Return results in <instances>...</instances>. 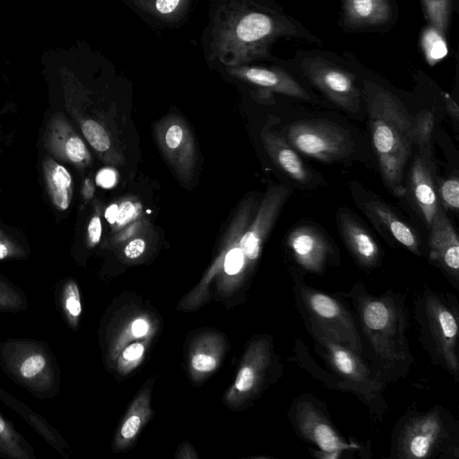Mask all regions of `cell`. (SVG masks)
Returning a JSON list of instances; mask_svg holds the SVG:
<instances>
[{
	"mask_svg": "<svg viewBox=\"0 0 459 459\" xmlns=\"http://www.w3.org/2000/svg\"><path fill=\"white\" fill-rule=\"evenodd\" d=\"M294 292L306 325L320 329L338 342L362 355L364 348L359 328L342 301L303 282L296 283Z\"/></svg>",
	"mask_w": 459,
	"mask_h": 459,
	"instance_id": "52a82bcc",
	"label": "cell"
},
{
	"mask_svg": "<svg viewBox=\"0 0 459 459\" xmlns=\"http://www.w3.org/2000/svg\"><path fill=\"white\" fill-rule=\"evenodd\" d=\"M441 409L416 413L405 418L396 431L393 454L398 458H430L437 456L446 446L454 447L452 420Z\"/></svg>",
	"mask_w": 459,
	"mask_h": 459,
	"instance_id": "ba28073f",
	"label": "cell"
},
{
	"mask_svg": "<svg viewBox=\"0 0 459 459\" xmlns=\"http://www.w3.org/2000/svg\"><path fill=\"white\" fill-rule=\"evenodd\" d=\"M417 319L432 359L457 378L458 312L452 302L445 296L426 291L418 301Z\"/></svg>",
	"mask_w": 459,
	"mask_h": 459,
	"instance_id": "8992f818",
	"label": "cell"
},
{
	"mask_svg": "<svg viewBox=\"0 0 459 459\" xmlns=\"http://www.w3.org/2000/svg\"><path fill=\"white\" fill-rule=\"evenodd\" d=\"M290 37L321 42L275 0H208L201 49L216 70L271 61L273 45Z\"/></svg>",
	"mask_w": 459,
	"mask_h": 459,
	"instance_id": "6da1fadb",
	"label": "cell"
},
{
	"mask_svg": "<svg viewBox=\"0 0 459 459\" xmlns=\"http://www.w3.org/2000/svg\"><path fill=\"white\" fill-rule=\"evenodd\" d=\"M429 24L446 34L454 8V0H421Z\"/></svg>",
	"mask_w": 459,
	"mask_h": 459,
	"instance_id": "1f68e13d",
	"label": "cell"
},
{
	"mask_svg": "<svg viewBox=\"0 0 459 459\" xmlns=\"http://www.w3.org/2000/svg\"><path fill=\"white\" fill-rule=\"evenodd\" d=\"M137 213L136 207L130 201H124L118 206L116 222L119 227L132 221Z\"/></svg>",
	"mask_w": 459,
	"mask_h": 459,
	"instance_id": "e575fe53",
	"label": "cell"
},
{
	"mask_svg": "<svg viewBox=\"0 0 459 459\" xmlns=\"http://www.w3.org/2000/svg\"><path fill=\"white\" fill-rule=\"evenodd\" d=\"M42 170L51 203L57 210L66 211L73 198V180L69 171L52 157L43 159Z\"/></svg>",
	"mask_w": 459,
	"mask_h": 459,
	"instance_id": "cb8c5ba5",
	"label": "cell"
},
{
	"mask_svg": "<svg viewBox=\"0 0 459 459\" xmlns=\"http://www.w3.org/2000/svg\"><path fill=\"white\" fill-rule=\"evenodd\" d=\"M117 181V172L110 168L100 169L96 176V183L103 188L112 187Z\"/></svg>",
	"mask_w": 459,
	"mask_h": 459,
	"instance_id": "74e56055",
	"label": "cell"
},
{
	"mask_svg": "<svg viewBox=\"0 0 459 459\" xmlns=\"http://www.w3.org/2000/svg\"><path fill=\"white\" fill-rule=\"evenodd\" d=\"M429 163L420 154L415 156L408 176L409 190H406L428 227L439 206Z\"/></svg>",
	"mask_w": 459,
	"mask_h": 459,
	"instance_id": "44dd1931",
	"label": "cell"
},
{
	"mask_svg": "<svg viewBox=\"0 0 459 459\" xmlns=\"http://www.w3.org/2000/svg\"><path fill=\"white\" fill-rule=\"evenodd\" d=\"M148 329L149 326L147 322L141 318L134 320L132 325V333L136 337H142L145 335Z\"/></svg>",
	"mask_w": 459,
	"mask_h": 459,
	"instance_id": "60d3db41",
	"label": "cell"
},
{
	"mask_svg": "<svg viewBox=\"0 0 459 459\" xmlns=\"http://www.w3.org/2000/svg\"><path fill=\"white\" fill-rule=\"evenodd\" d=\"M362 95L382 179L394 195L403 196V170L414 144L413 117L394 94L375 82H363Z\"/></svg>",
	"mask_w": 459,
	"mask_h": 459,
	"instance_id": "7a4b0ae2",
	"label": "cell"
},
{
	"mask_svg": "<svg viewBox=\"0 0 459 459\" xmlns=\"http://www.w3.org/2000/svg\"><path fill=\"white\" fill-rule=\"evenodd\" d=\"M429 258L455 281L459 278V238L445 212L438 206L429 225Z\"/></svg>",
	"mask_w": 459,
	"mask_h": 459,
	"instance_id": "ac0fdd59",
	"label": "cell"
},
{
	"mask_svg": "<svg viewBox=\"0 0 459 459\" xmlns=\"http://www.w3.org/2000/svg\"><path fill=\"white\" fill-rule=\"evenodd\" d=\"M145 247L146 244L143 239L134 238L127 243L124 254L129 259H135L143 254Z\"/></svg>",
	"mask_w": 459,
	"mask_h": 459,
	"instance_id": "f35d334b",
	"label": "cell"
},
{
	"mask_svg": "<svg viewBox=\"0 0 459 459\" xmlns=\"http://www.w3.org/2000/svg\"><path fill=\"white\" fill-rule=\"evenodd\" d=\"M155 137L161 152L178 178L188 183L196 164V151L192 134L184 120L169 116L155 126Z\"/></svg>",
	"mask_w": 459,
	"mask_h": 459,
	"instance_id": "7c38bea8",
	"label": "cell"
},
{
	"mask_svg": "<svg viewBox=\"0 0 459 459\" xmlns=\"http://www.w3.org/2000/svg\"><path fill=\"white\" fill-rule=\"evenodd\" d=\"M28 307L24 292L8 279L0 275V311L18 313Z\"/></svg>",
	"mask_w": 459,
	"mask_h": 459,
	"instance_id": "4dcf8cb0",
	"label": "cell"
},
{
	"mask_svg": "<svg viewBox=\"0 0 459 459\" xmlns=\"http://www.w3.org/2000/svg\"><path fill=\"white\" fill-rule=\"evenodd\" d=\"M216 70L230 79L256 87L260 92H277L305 100L310 99L307 91L290 74L276 65L254 63Z\"/></svg>",
	"mask_w": 459,
	"mask_h": 459,
	"instance_id": "4fadbf2b",
	"label": "cell"
},
{
	"mask_svg": "<svg viewBox=\"0 0 459 459\" xmlns=\"http://www.w3.org/2000/svg\"><path fill=\"white\" fill-rule=\"evenodd\" d=\"M363 206L364 212L382 233L388 234L414 255H420L417 233L387 204L379 200H369Z\"/></svg>",
	"mask_w": 459,
	"mask_h": 459,
	"instance_id": "ffe728a7",
	"label": "cell"
},
{
	"mask_svg": "<svg viewBox=\"0 0 459 459\" xmlns=\"http://www.w3.org/2000/svg\"><path fill=\"white\" fill-rule=\"evenodd\" d=\"M0 367L21 387L39 399L60 390V369L47 343L29 338L0 342Z\"/></svg>",
	"mask_w": 459,
	"mask_h": 459,
	"instance_id": "277c9868",
	"label": "cell"
},
{
	"mask_svg": "<svg viewBox=\"0 0 459 459\" xmlns=\"http://www.w3.org/2000/svg\"><path fill=\"white\" fill-rule=\"evenodd\" d=\"M223 352V342L219 335L208 334L201 337L190 352V368L193 376L214 371L221 361Z\"/></svg>",
	"mask_w": 459,
	"mask_h": 459,
	"instance_id": "d4e9b609",
	"label": "cell"
},
{
	"mask_svg": "<svg viewBox=\"0 0 459 459\" xmlns=\"http://www.w3.org/2000/svg\"><path fill=\"white\" fill-rule=\"evenodd\" d=\"M43 143L52 158L71 163L78 169L87 168L91 162L85 143L63 113H56L49 118Z\"/></svg>",
	"mask_w": 459,
	"mask_h": 459,
	"instance_id": "2e32d148",
	"label": "cell"
},
{
	"mask_svg": "<svg viewBox=\"0 0 459 459\" xmlns=\"http://www.w3.org/2000/svg\"><path fill=\"white\" fill-rule=\"evenodd\" d=\"M0 456L9 459H35L33 447L1 412Z\"/></svg>",
	"mask_w": 459,
	"mask_h": 459,
	"instance_id": "4316f807",
	"label": "cell"
},
{
	"mask_svg": "<svg viewBox=\"0 0 459 459\" xmlns=\"http://www.w3.org/2000/svg\"><path fill=\"white\" fill-rule=\"evenodd\" d=\"M287 244L295 261L306 271L319 273L327 264L332 246L326 237L316 228L302 225L293 229Z\"/></svg>",
	"mask_w": 459,
	"mask_h": 459,
	"instance_id": "e0dca14e",
	"label": "cell"
},
{
	"mask_svg": "<svg viewBox=\"0 0 459 459\" xmlns=\"http://www.w3.org/2000/svg\"><path fill=\"white\" fill-rule=\"evenodd\" d=\"M439 195L446 208L457 212L459 208V180L457 177L444 180L440 185Z\"/></svg>",
	"mask_w": 459,
	"mask_h": 459,
	"instance_id": "d6a6232c",
	"label": "cell"
},
{
	"mask_svg": "<svg viewBox=\"0 0 459 459\" xmlns=\"http://www.w3.org/2000/svg\"><path fill=\"white\" fill-rule=\"evenodd\" d=\"M144 353V345L141 342L129 344L122 353V359L126 362H138Z\"/></svg>",
	"mask_w": 459,
	"mask_h": 459,
	"instance_id": "8d00e7d4",
	"label": "cell"
},
{
	"mask_svg": "<svg viewBox=\"0 0 459 459\" xmlns=\"http://www.w3.org/2000/svg\"><path fill=\"white\" fill-rule=\"evenodd\" d=\"M337 220L343 241L358 263L365 267L377 266L380 248L370 232L347 209L339 210Z\"/></svg>",
	"mask_w": 459,
	"mask_h": 459,
	"instance_id": "d6986e66",
	"label": "cell"
},
{
	"mask_svg": "<svg viewBox=\"0 0 459 459\" xmlns=\"http://www.w3.org/2000/svg\"><path fill=\"white\" fill-rule=\"evenodd\" d=\"M443 99L447 113L452 118L457 121L459 118V108L456 101L447 93H443Z\"/></svg>",
	"mask_w": 459,
	"mask_h": 459,
	"instance_id": "ab89813d",
	"label": "cell"
},
{
	"mask_svg": "<svg viewBox=\"0 0 459 459\" xmlns=\"http://www.w3.org/2000/svg\"><path fill=\"white\" fill-rule=\"evenodd\" d=\"M101 232L100 218L96 214L91 219L87 228V242L89 247H92L100 242Z\"/></svg>",
	"mask_w": 459,
	"mask_h": 459,
	"instance_id": "d590c367",
	"label": "cell"
},
{
	"mask_svg": "<svg viewBox=\"0 0 459 459\" xmlns=\"http://www.w3.org/2000/svg\"><path fill=\"white\" fill-rule=\"evenodd\" d=\"M306 326L315 341L317 352L330 367L333 372L331 375L337 376L339 390L357 394L374 412L381 414L385 409L383 407L385 403L382 393L385 381L382 375L375 372L361 355L331 338L320 329L311 325Z\"/></svg>",
	"mask_w": 459,
	"mask_h": 459,
	"instance_id": "5b68a950",
	"label": "cell"
},
{
	"mask_svg": "<svg viewBox=\"0 0 459 459\" xmlns=\"http://www.w3.org/2000/svg\"><path fill=\"white\" fill-rule=\"evenodd\" d=\"M420 43L425 58L430 65L440 62L447 54L445 34L430 24L423 30Z\"/></svg>",
	"mask_w": 459,
	"mask_h": 459,
	"instance_id": "f546056e",
	"label": "cell"
},
{
	"mask_svg": "<svg viewBox=\"0 0 459 459\" xmlns=\"http://www.w3.org/2000/svg\"><path fill=\"white\" fill-rule=\"evenodd\" d=\"M299 66L335 105L349 112L359 110L363 95L351 72L322 56H303L299 60Z\"/></svg>",
	"mask_w": 459,
	"mask_h": 459,
	"instance_id": "30bf717a",
	"label": "cell"
},
{
	"mask_svg": "<svg viewBox=\"0 0 459 459\" xmlns=\"http://www.w3.org/2000/svg\"><path fill=\"white\" fill-rule=\"evenodd\" d=\"M359 286L355 287L352 299L362 333L375 359L385 370L398 369L411 361L405 335L407 316L402 298L397 294L373 296Z\"/></svg>",
	"mask_w": 459,
	"mask_h": 459,
	"instance_id": "3957f363",
	"label": "cell"
},
{
	"mask_svg": "<svg viewBox=\"0 0 459 459\" xmlns=\"http://www.w3.org/2000/svg\"><path fill=\"white\" fill-rule=\"evenodd\" d=\"M151 413L150 391L145 389L134 399L126 415L116 437V446L120 449L128 446L147 422Z\"/></svg>",
	"mask_w": 459,
	"mask_h": 459,
	"instance_id": "484cf974",
	"label": "cell"
},
{
	"mask_svg": "<svg viewBox=\"0 0 459 459\" xmlns=\"http://www.w3.org/2000/svg\"><path fill=\"white\" fill-rule=\"evenodd\" d=\"M290 420L303 439L319 448V457L337 458L343 451L358 447L345 442L323 411L308 398L299 397L293 402Z\"/></svg>",
	"mask_w": 459,
	"mask_h": 459,
	"instance_id": "8fae6325",
	"label": "cell"
},
{
	"mask_svg": "<svg viewBox=\"0 0 459 459\" xmlns=\"http://www.w3.org/2000/svg\"><path fill=\"white\" fill-rule=\"evenodd\" d=\"M261 138L272 160L288 177L300 184H307L312 179L310 170L283 136L264 126Z\"/></svg>",
	"mask_w": 459,
	"mask_h": 459,
	"instance_id": "7402d4cb",
	"label": "cell"
},
{
	"mask_svg": "<svg viewBox=\"0 0 459 459\" xmlns=\"http://www.w3.org/2000/svg\"><path fill=\"white\" fill-rule=\"evenodd\" d=\"M434 114L430 110H420L413 117V139L420 151V155L430 162L431 142L434 128Z\"/></svg>",
	"mask_w": 459,
	"mask_h": 459,
	"instance_id": "f1b7e54d",
	"label": "cell"
},
{
	"mask_svg": "<svg viewBox=\"0 0 459 459\" xmlns=\"http://www.w3.org/2000/svg\"><path fill=\"white\" fill-rule=\"evenodd\" d=\"M24 256L23 248L0 230V261Z\"/></svg>",
	"mask_w": 459,
	"mask_h": 459,
	"instance_id": "836d02e7",
	"label": "cell"
},
{
	"mask_svg": "<svg viewBox=\"0 0 459 459\" xmlns=\"http://www.w3.org/2000/svg\"><path fill=\"white\" fill-rule=\"evenodd\" d=\"M118 205L111 204L105 211V218L108 223L114 224L117 215Z\"/></svg>",
	"mask_w": 459,
	"mask_h": 459,
	"instance_id": "b9f144b4",
	"label": "cell"
},
{
	"mask_svg": "<svg viewBox=\"0 0 459 459\" xmlns=\"http://www.w3.org/2000/svg\"><path fill=\"white\" fill-rule=\"evenodd\" d=\"M286 140L298 152L323 162L350 155L354 143L348 131L323 120H299L286 128Z\"/></svg>",
	"mask_w": 459,
	"mask_h": 459,
	"instance_id": "9c48e42d",
	"label": "cell"
},
{
	"mask_svg": "<svg viewBox=\"0 0 459 459\" xmlns=\"http://www.w3.org/2000/svg\"><path fill=\"white\" fill-rule=\"evenodd\" d=\"M55 299L58 311L71 328L78 326L82 315L81 295L77 283L72 280H65L55 290Z\"/></svg>",
	"mask_w": 459,
	"mask_h": 459,
	"instance_id": "83f0119b",
	"label": "cell"
},
{
	"mask_svg": "<svg viewBox=\"0 0 459 459\" xmlns=\"http://www.w3.org/2000/svg\"><path fill=\"white\" fill-rule=\"evenodd\" d=\"M342 23L351 29L382 26L391 21L389 0H344Z\"/></svg>",
	"mask_w": 459,
	"mask_h": 459,
	"instance_id": "603a6c76",
	"label": "cell"
},
{
	"mask_svg": "<svg viewBox=\"0 0 459 459\" xmlns=\"http://www.w3.org/2000/svg\"><path fill=\"white\" fill-rule=\"evenodd\" d=\"M154 32L160 34L184 27L199 0H119Z\"/></svg>",
	"mask_w": 459,
	"mask_h": 459,
	"instance_id": "9a60e30c",
	"label": "cell"
},
{
	"mask_svg": "<svg viewBox=\"0 0 459 459\" xmlns=\"http://www.w3.org/2000/svg\"><path fill=\"white\" fill-rule=\"evenodd\" d=\"M272 355V344L266 337L259 338L248 346L235 382L226 394L227 403L239 405L260 390L271 367Z\"/></svg>",
	"mask_w": 459,
	"mask_h": 459,
	"instance_id": "5bb4252c",
	"label": "cell"
},
{
	"mask_svg": "<svg viewBox=\"0 0 459 459\" xmlns=\"http://www.w3.org/2000/svg\"><path fill=\"white\" fill-rule=\"evenodd\" d=\"M94 192V186L91 179H86L83 186V196L89 199L92 196Z\"/></svg>",
	"mask_w": 459,
	"mask_h": 459,
	"instance_id": "7bdbcfd3",
	"label": "cell"
}]
</instances>
